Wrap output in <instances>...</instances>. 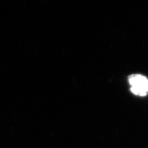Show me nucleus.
<instances>
[{
    "label": "nucleus",
    "instance_id": "obj_1",
    "mask_svg": "<svg viewBox=\"0 0 148 148\" xmlns=\"http://www.w3.org/2000/svg\"><path fill=\"white\" fill-rule=\"evenodd\" d=\"M130 91L133 94L139 96L148 95V78L141 74H133L128 77Z\"/></svg>",
    "mask_w": 148,
    "mask_h": 148
}]
</instances>
